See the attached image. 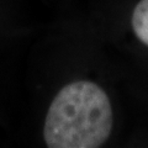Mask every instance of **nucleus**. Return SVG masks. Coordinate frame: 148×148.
<instances>
[{
  "instance_id": "obj_1",
  "label": "nucleus",
  "mask_w": 148,
  "mask_h": 148,
  "mask_svg": "<svg viewBox=\"0 0 148 148\" xmlns=\"http://www.w3.org/2000/svg\"><path fill=\"white\" fill-rule=\"evenodd\" d=\"M114 126L110 99L100 85L78 80L64 85L51 103L43 126L49 148H98Z\"/></svg>"
},
{
  "instance_id": "obj_2",
  "label": "nucleus",
  "mask_w": 148,
  "mask_h": 148,
  "mask_svg": "<svg viewBox=\"0 0 148 148\" xmlns=\"http://www.w3.org/2000/svg\"><path fill=\"white\" fill-rule=\"evenodd\" d=\"M131 25L137 38L148 47V0H141L135 6Z\"/></svg>"
}]
</instances>
